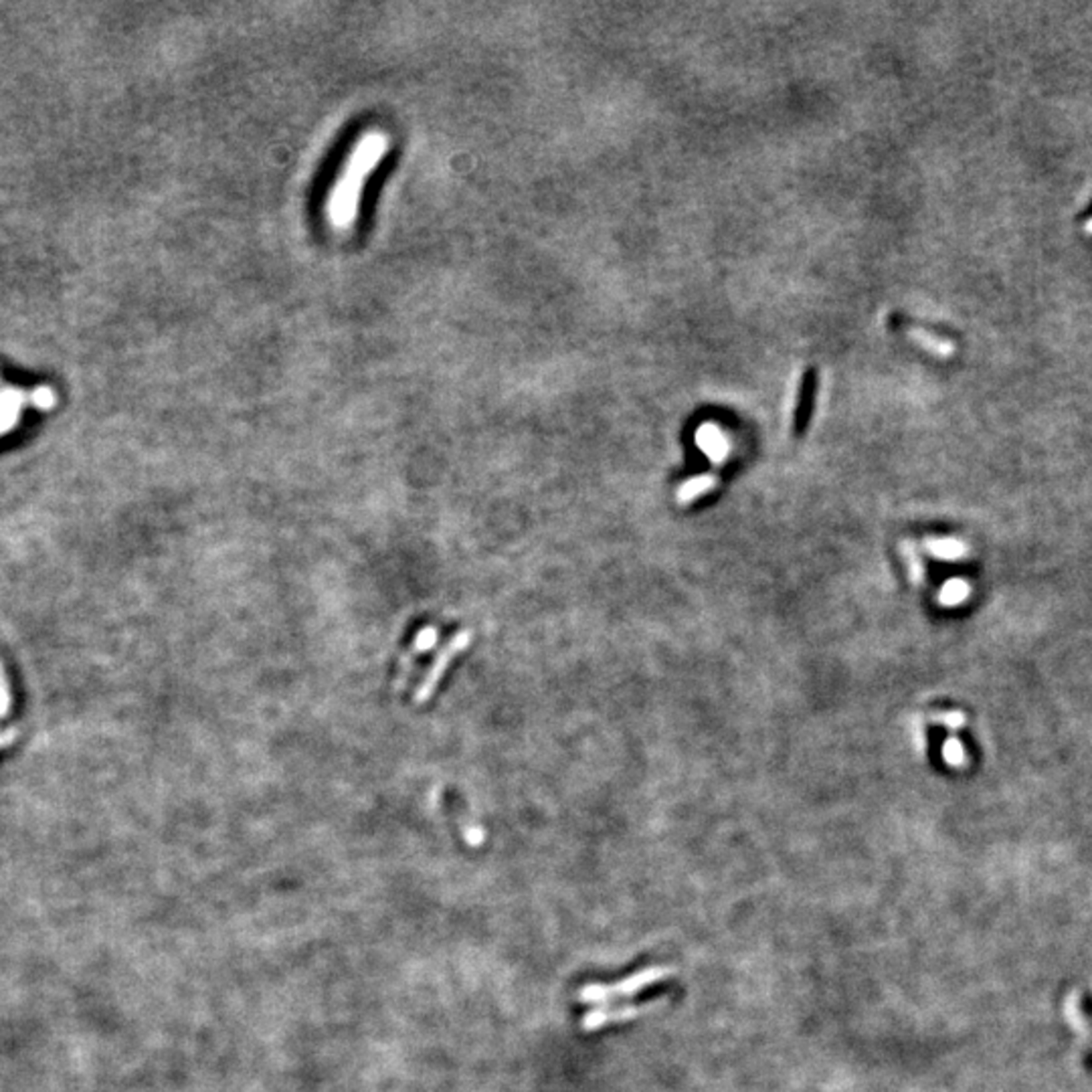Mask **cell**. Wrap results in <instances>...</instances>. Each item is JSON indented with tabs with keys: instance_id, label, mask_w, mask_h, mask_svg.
<instances>
[{
	"instance_id": "obj_7",
	"label": "cell",
	"mask_w": 1092,
	"mask_h": 1092,
	"mask_svg": "<svg viewBox=\"0 0 1092 1092\" xmlns=\"http://www.w3.org/2000/svg\"><path fill=\"white\" fill-rule=\"evenodd\" d=\"M969 595V585L965 581H951L945 588V597L949 603H959Z\"/></svg>"
},
{
	"instance_id": "obj_6",
	"label": "cell",
	"mask_w": 1092,
	"mask_h": 1092,
	"mask_svg": "<svg viewBox=\"0 0 1092 1092\" xmlns=\"http://www.w3.org/2000/svg\"><path fill=\"white\" fill-rule=\"evenodd\" d=\"M19 405L21 395H16V392H6V395L0 397V431L11 428L16 417V407Z\"/></svg>"
},
{
	"instance_id": "obj_8",
	"label": "cell",
	"mask_w": 1092,
	"mask_h": 1092,
	"mask_svg": "<svg viewBox=\"0 0 1092 1092\" xmlns=\"http://www.w3.org/2000/svg\"><path fill=\"white\" fill-rule=\"evenodd\" d=\"M945 755H946V758H949V763H953V765H963V761H965V753H963L961 745H959L957 740H953V739L949 742H946Z\"/></svg>"
},
{
	"instance_id": "obj_5",
	"label": "cell",
	"mask_w": 1092,
	"mask_h": 1092,
	"mask_svg": "<svg viewBox=\"0 0 1092 1092\" xmlns=\"http://www.w3.org/2000/svg\"><path fill=\"white\" fill-rule=\"evenodd\" d=\"M908 334H910V338L915 340V343L918 346H923L925 351L933 353L937 356H943L945 358V356H949V354L955 353V346L949 343V340L938 338V336L931 334V332H927L923 328H910Z\"/></svg>"
},
{
	"instance_id": "obj_2",
	"label": "cell",
	"mask_w": 1092,
	"mask_h": 1092,
	"mask_svg": "<svg viewBox=\"0 0 1092 1092\" xmlns=\"http://www.w3.org/2000/svg\"><path fill=\"white\" fill-rule=\"evenodd\" d=\"M474 642V631L472 629H462L457 631V634L449 639V642L441 647L435 655V660L431 664V668L425 673L421 684L417 686L415 694H413V702L415 704H425L433 696L435 688L439 686V682L443 678V673L449 668V664L454 662L459 654L464 650H467L469 644Z\"/></svg>"
},
{
	"instance_id": "obj_9",
	"label": "cell",
	"mask_w": 1092,
	"mask_h": 1092,
	"mask_svg": "<svg viewBox=\"0 0 1092 1092\" xmlns=\"http://www.w3.org/2000/svg\"><path fill=\"white\" fill-rule=\"evenodd\" d=\"M6 704H8L6 690H5V686H3V684H0V714H5V711H6Z\"/></svg>"
},
{
	"instance_id": "obj_1",
	"label": "cell",
	"mask_w": 1092,
	"mask_h": 1092,
	"mask_svg": "<svg viewBox=\"0 0 1092 1092\" xmlns=\"http://www.w3.org/2000/svg\"><path fill=\"white\" fill-rule=\"evenodd\" d=\"M387 148L389 138L381 130H369L358 138L344 162L343 173L338 174L328 194L326 219L332 229L344 231L354 223L358 209H361L366 178L379 166Z\"/></svg>"
},
{
	"instance_id": "obj_3",
	"label": "cell",
	"mask_w": 1092,
	"mask_h": 1092,
	"mask_svg": "<svg viewBox=\"0 0 1092 1092\" xmlns=\"http://www.w3.org/2000/svg\"><path fill=\"white\" fill-rule=\"evenodd\" d=\"M660 974H639L631 979H626L624 984L617 985H588L581 992V1000L585 1002H603V1000H611V997H619V995H631L642 989L645 984H650V981L658 979Z\"/></svg>"
},
{
	"instance_id": "obj_4",
	"label": "cell",
	"mask_w": 1092,
	"mask_h": 1092,
	"mask_svg": "<svg viewBox=\"0 0 1092 1092\" xmlns=\"http://www.w3.org/2000/svg\"><path fill=\"white\" fill-rule=\"evenodd\" d=\"M435 642H438V629H435V627H425V629L419 631V634H417L415 642L411 645V652H409L405 655V658L400 660V672H399V678H397L399 680L397 682V688H403L407 684V678H409V673H411V670H413L415 660L419 658L421 654L431 650V647L435 645Z\"/></svg>"
}]
</instances>
